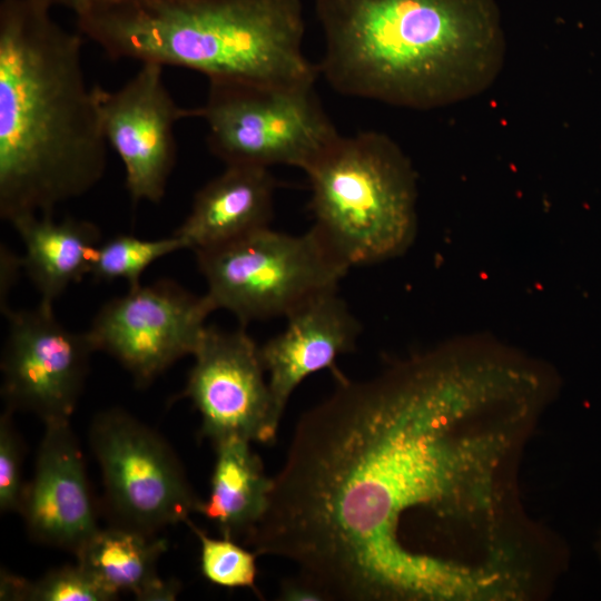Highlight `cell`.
<instances>
[{"label": "cell", "instance_id": "cell-11", "mask_svg": "<svg viewBox=\"0 0 601 601\" xmlns=\"http://www.w3.org/2000/svg\"><path fill=\"white\" fill-rule=\"evenodd\" d=\"M183 397L201 416V435L214 445L239 439L272 443L280 417L276 414L259 346L244 326L221 331L207 326L194 353Z\"/></svg>", "mask_w": 601, "mask_h": 601}, {"label": "cell", "instance_id": "cell-3", "mask_svg": "<svg viewBox=\"0 0 601 601\" xmlns=\"http://www.w3.org/2000/svg\"><path fill=\"white\" fill-rule=\"evenodd\" d=\"M315 11L319 75L346 96L434 109L482 93L504 65L496 0H316Z\"/></svg>", "mask_w": 601, "mask_h": 601}, {"label": "cell", "instance_id": "cell-6", "mask_svg": "<svg viewBox=\"0 0 601 601\" xmlns=\"http://www.w3.org/2000/svg\"><path fill=\"white\" fill-rule=\"evenodd\" d=\"M195 254L205 294L244 327L286 317L314 296L337 289L348 272L313 228L290 235L269 226Z\"/></svg>", "mask_w": 601, "mask_h": 601}, {"label": "cell", "instance_id": "cell-15", "mask_svg": "<svg viewBox=\"0 0 601 601\" xmlns=\"http://www.w3.org/2000/svg\"><path fill=\"white\" fill-rule=\"evenodd\" d=\"M275 189L269 168L226 165L195 194L189 214L174 235L196 253L269 227Z\"/></svg>", "mask_w": 601, "mask_h": 601}, {"label": "cell", "instance_id": "cell-2", "mask_svg": "<svg viewBox=\"0 0 601 601\" xmlns=\"http://www.w3.org/2000/svg\"><path fill=\"white\" fill-rule=\"evenodd\" d=\"M45 0L0 3V217L55 208L104 177L107 140L86 82L80 33Z\"/></svg>", "mask_w": 601, "mask_h": 601}, {"label": "cell", "instance_id": "cell-16", "mask_svg": "<svg viewBox=\"0 0 601 601\" xmlns=\"http://www.w3.org/2000/svg\"><path fill=\"white\" fill-rule=\"evenodd\" d=\"M23 245V270L49 304L69 286L89 275L96 250L102 242L100 228L92 221L52 214L23 215L10 221Z\"/></svg>", "mask_w": 601, "mask_h": 601}, {"label": "cell", "instance_id": "cell-4", "mask_svg": "<svg viewBox=\"0 0 601 601\" xmlns=\"http://www.w3.org/2000/svg\"><path fill=\"white\" fill-rule=\"evenodd\" d=\"M81 35L111 59L180 67L208 81L314 86L300 0H90Z\"/></svg>", "mask_w": 601, "mask_h": 601}, {"label": "cell", "instance_id": "cell-9", "mask_svg": "<svg viewBox=\"0 0 601 601\" xmlns=\"http://www.w3.org/2000/svg\"><path fill=\"white\" fill-rule=\"evenodd\" d=\"M214 311L206 294L162 278L128 287L106 302L86 332L96 352L112 356L138 386H146L178 359L194 355Z\"/></svg>", "mask_w": 601, "mask_h": 601}, {"label": "cell", "instance_id": "cell-21", "mask_svg": "<svg viewBox=\"0 0 601 601\" xmlns=\"http://www.w3.org/2000/svg\"><path fill=\"white\" fill-rule=\"evenodd\" d=\"M185 523L199 540L200 565L207 580L223 588H248L258 593L256 552L244 549L229 538L208 536L190 519Z\"/></svg>", "mask_w": 601, "mask_h": 601}, {"label": "cell", "instance_id": "cell-20", "mask_svg": "<svg viewBox=\"0 0 601 601\" xmlns=\"http://www.w3.org/2000/svg\"><path fill=\"white\" fill-rule=\"evenodd\" d=\"M0 597L1 600L13 601H111L117 599L78 563L52 570L36 581L2 570Z\"/></svg>", "mask_w": 601, "mask_h": 601}, {"label": "cell", "instance_id": "cell-7", "mask_svg": "<svg viewBox=\"0 0 601 601\" xmlns=\"http://www.w3.org/2000/svg\"><path fill=\"white\" fill-rule=\"evenodd\" d=\"M313 87L209 81L198 108L209 150L226 165L306 171L339 137Z\"/></svg>", "mask_w": 601, "mask_h": 601}, {"label": "cell", "instance_id": "cell-22", "mask_svg": "<svg viewBox=\"0 0 601 601\" xmlns=\"http://www.w3.org/2000/svg\"><path fill=\"white\" fill-rule=\"evenodd\" d=\"M7 407L0 417V510L19 512L26 484L21 479L22 447Z\"/></svg>", "mask_w": 601, "mask_h": 601}, {"label": "cell", "instance_id": "cell-18", "mask_svg": "<svg viewBox=\"0 0 601 601\" xmlns=\"http://www.w3.org/2000/svg\"><path fill=\"white\" fill-rule=\"evenodd\" d=\"M249 443L228 439L215 444L209 496L197 509L218 526L223 536L231 540L246 539L259 522L273 483Z\"/></svg>", "mask_w": 601, "mask_h": 601}, {"label": "cell", "instance_id": "cell-5", "mask_svg": "<svg viewBox=\"0 0 601 601\" xmlns=\"http://www.w3.org/2000/svg\"><path fill=\"white\" fill-rule=\"evenodd\" d=\"M305 173L312 228L346 268L398 257L413 244L416 176L388 136H339Z\"/></svg>", "mask_w": 601, "mask_h": 601}, {"label": "cell", "instance_id": "cell-25", "mask_svg": "<svg viewBox=\"0 0 601 601\" xmlns=\"http://www.w3.org/2000/svg\"><path fill=\"white\" fill-rule=\"evenodd\" d=\"M45 1L49 3L51 7L62 6L66 8H70L76 12L90 0H45Z\"/></svg>", "mask_w": 601, "mask_h": 601}, {"label": "cell", "instance_id": "cell-8", "mask_svg": "<svg viewBox=\"0 0 601 601\" xmlns=\"http://www.w3.org/2000/svg\"><path fill=\"white\" fill-rule=\"evenodd\" d=\"M90 443L119 525L156 533L185 523L197 512L200 501L170 446L127 412L99 413L90 428Z\"/></svg>", "mask_w": 601, "mask_h": 601}, {"label": "cell", "instance_id": "cell-19", "mask_svg": "<svg viewBox=\"0 0 601 601\" xmlns=\"http://www.w3.org/2000/svg\"><path fill=\"white\" fill-rule=\"evenodd\" d=\"M186 246L174 234L159 239L118 234L100 243L89 275L97 282L124 279L128 287H135L141 284L142 274L152 263Z\"/></svg>", "mask_w": 601, "mask_h": 601}, {"label": "cell", "instance_id": "cell-1", "mask_svg": "<svg viewBox=\"0 0 601 601\" xmlns=\"http://www.w3.org/2000/svg\"><path fill=\"white\" fill-rule=\"evenodd\" d=\"M336 382L299 418L245 541L295 563L326 601L467 598L474 575L443 549L453 523L495 508L496 471L524 420L461 427L521 394L520 367L471 336Z\"/></svg>", "mask_w": 601, "mask_h": 601}, {"label": "cell", "instance_id": "cell-24", "mask_svg": "<svg viewBox=\"0 0 601 601\" xmlns=\"http://www.w3.org/2000/svg\"><path fill=\"white\" fill-rule=\"evenodd\" d=\"M278 599L283 601H325L321 590L298 574L285 579L279 588Z\"/></svg>", "mask_w": 601, "mask_h": 601}, {"label": "cell", "instance_id": "cell-23", "mask_svg": "<svg viewBox=\"0 0 601 601\" xmlns=\"http://www.w3.org/2000/svg\"><path fill=\"white\" fill-rule=\"evenodd\" d=\"M23 269L22 256L16 254L6 244L0 247V307L2 314L10 309L9 294L17 284Z\"/></svg>", "mask_w": 601, "mask_h": 601}, {"label": "cell", "instance_id": "cell-13", "mask_svg": "<svg viewBox=\"0 0 601 601\" xmlns=\"http://www.w3.org/2000/svg\"><path fill=\"white\" fill-rule=\"evenodd\" d=\"M20 513L38 542L76 552L98 529L81 451L69 421L45 423Z\"/></svg>", "mask_w": 601, "mask_h": 601}, {"label": "cell", "instance_id": "cell-14", "mask_svg": "<svg viewBox=\"0 0 601 601\" xmlns=\"http://www.w3.org/2000/svg\"><path fill=\"white\" fill-rule=\"evenodd\" d=\"M285 328L259 346L276 414L282 418L295 388L309 375L331 370L338 356L354 349L362 332L337 289L308 299L286 317Z\"/></svg>", "mask_w": 601, "mask_h": 601}, {"label": "cell", "instance_id": "cell-12", "mask_svg": "<svg viewBox=\"0 0 601 601\" xmlns=\"http://www.w3.org/2000/svg\"><path fill=\"white\" fill-rule=\"evenodd\" d=\"M162 70L160 65L142 63L118 90L93 87L104 136L124 164L134 203L161 201L176 162L175 125L198 117V108L175 102Z\"/></svg>", "mask_w": 601, "mask_h": 601}, {"label": "cell", "instance_id": "cell-10", "mask_svg": "<svg viewBox=\"0 0 601 601\" xmlns=\"http://www.w3.org/2000/svg\"><path fill=\"white\" fill-rule=\"evenodd\" d=\"M8 334L3 346L1 393L7 407L29 411L43 423L69 421L81 394L90 355L87 334L69 331L41 302L31 309L3 314Z\"/></svg>", "mask_w": 601, "mask_h": 601}, {"label": "cell", "instance_id": "cell-17", "mask_svg": "<svg viewBox=\"0 0 601 601\" xmlns=\"http://www.w3.org/2000/svg\"><path fill=\"white\" fill-rule=\"evenodd\" d=\"M167 542L156 533L117 525L97 529L75 552L77 563L114 595L131 592L142 601H170L179 591L175 581L157 573Z\"/></svg>", "mask_w": 601, "mask_h": 601}]
</instances>
